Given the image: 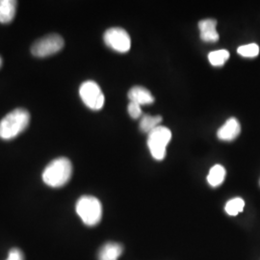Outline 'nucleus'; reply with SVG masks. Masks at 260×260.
Returning <instances> with one entry per match:
<instances>
[{
	"label": "nucleus",
	"instance_id": "obj_17",
	"mask_svg": "<svg viewBox=\"0 0 260 260\" xmlns=\"http://www.w3.org/2000/svg\"><path fill=\"white\" fill-rule=\"evenodd\" d=\"M237 52H238V54H240L243 57L252 58V57H256L259 54V47L256 44H249V45H245V46L238 47Z\"/></svg>",
	"mask_w": 260,
	"mask_h": 260
},
{
	"label": "nucleus",
	"instance_id": "obj_10",
	"mask_svg": "<svg viewBox=\"0 0 260 260\" xmlns=\"http://www.w3.org/2000/svg\"><path fill=\"white\" fill-rule=\"evenodd\" d=\"M128 99L130 103H137L139 105L150 104L154 102V98L149 90L141 86H135L130 89Z\"/></svg>",
	"mask_w": 260,
	"mask_h": 260
},
{
	"label": "nucleus",
	"instance_id": "obj_3",
	"mask_svg": "<svg viewBox=\"0 0 260 260\" xmlns=\"http://www.w3.org/2000/svg\"><path fill=\"white\" fill-rule=\"evenodd\" d=\"M76 213L88 226H94L103 218V205L93 196H83L76 203Z\"/></svg>",
	"mask_w": 260,
	"mask_h": 260
},
{
	"label": "nucleus",
	"instance_id": "obj_16",
	"mask_svg": "<svg viewBox=\"0 0 260 260\" xmlns=\"http://www.w3.org/2000/svg\"><path fill=\"white\" fill-rule=\"evenodd\" d=\"M245 207V202L241 198H235L231 201H229L225 205V212L230 216H236L237 214L243 211Z\"/></svg>",
	"mask_w": 260,
	"mask_h": 260
},
{
	"label": "nucleus",
	"instance_id": "obj_4",
	"mask_svg": "<svg viewBox=\"0 0 260 260\" xmlns=\"http://www.w3.org/2000/svg\"><path fill=\"white\" fill-rule=\"evenodd\" d=\"M171 139L172 132L166 126L159 125L149 133L148 146L152 157L156 160H163L166 156V149Z\"/></svg>",
	"mask_w": 260,
	"mask_h": 260
},
{
	"label": "nucleus",
	"instance_id": "obj_19",
	"mask_svg": "<svg viewBox=\"0 0 260 260\" xmlns=\"http://www.w3.org/2000/svg\"><path fill=\"white\" fill-rule=\"evenodd\" d=\"M6 260H24L23 253L19 249H12Z\"/></svg>",
	"mask_w": 260,
	"mask_h": 260
},
{
	"label": "nucleus",
	"instance_id": "obj_9",
	"mask_svg": "<svg viewBox=\"0 0 260 260\" xmlns=\"http://www.w3.org/2000/svg\"><path fill=\"white\" fill-rule=\"evenodd\" d=\"M217 21L215 19H206L199 22V28L201 31V38L203 41L208 43H214L219 40V34L216 30Z\"/></svg>",
	"mask_w": 260,
	"mask_h": 260
},
{
	"label": "nucleus",
	"instance_id": "obj_12",
	"mask_svg": "<svg viewBox=\"0 0 260 260\" xmlns=\"http://www.w3.org/2000/svg\"><path fill=\"white\" fill-rule=\"evenodd\" d=\"M17 3L14 0H0V23L6 24L14 19Z\"/></svg>",
	"mask_w": 260,
	"mask_h": 260
},
{
	"label": "nucleus",
	"instance_id": "obj_7",
	"mask_svg": "<svg viewBox=\"0 0 260 260\" xmlns=\"http://www.w3.org/2000/svg\"><path fill=\"white\" fill-rule=\"evenodd\" d=\"M104 42L107 47L117 52H127L131 47L128 33L121 27H112L104 33Z\"/></svg>",
	"mask_w": 260,
	"mask_h": 260
},
{
	"label": "nucleus",
	"instance_id": "obj_8",
	"mask_svg": "<svg viewBox=\"0 0 260 260\" xmlns=\"http://www.w3.org/2000/svg\"><path fill=\"white\" fill-rule=\"evenodd\" d=\"M240 132H241V125L239 121H237V119L235 118H231L220 129L218 130L217 136L222 141L230 142L236 139L240 134Z\"/></svg>",
	"mask_w": 260,
	"mask_h": 260
},
{
	"label": "nucleus",
	"instance_id": "obj_21",
	"mask_svg": "<svg viewBox=\"0 0 260 260\" xmlns=\"http://www.w3.org/2000/svg\"><path fill=\"white\" fill-rule=\"evenodd\" d=\"M259 184H260V181H259Z\"/></svg>",
	"mask_w": 260,
	"mask_h": 260
},
{
	"label": "nucleus",
	"instance_id": "obj_18",
	"mask_svg": "<svg viewBox=\"0 0 260 260\" xmlns=\"http://www.w3.org/2000/svg\"><path fill=\"white\" fill-rule=\"evenodd\" d=\"M128 114L131 118L133 119H138L142 116V109H141V105L137 103H130L127 107Z\"/></svg>",
	"mask_w": 260,
	"mask_h": 260
},
{
	"label": "nucleus",
	"instance_id": "obj_13",
	"mask_svg": "<svg viewBox=\"0 0 260 260\" xmlns=\"http://www.w3.org/2000/svg\"><path fill=\"white\" fill-rule=\"evenodd\" d=\"M225 169L222 165H215L210 169L209 174L207 176V181L209 185L212 187H218L221 185L225 178Z\"/></svg>",
	"mask_w": 260,
	"mask_h": 260
},
{
	"label": "nucleus",
	"instance_id": "obj_14",
	"mask_svg": "<svg viewBox=\"0 0 260 260\" xmlns=\"http://www.w3.org/2000/svg\"><path fill=\"white\" fill-rule=\"evenodd\" d=\"M162 121L161 116H149L146 115L142 118L140 121V129L144 133H150L152 130L155 129L159 126L160 122Z\"/></svg>",
	"mask_w": 260,
	"mask_h": 260
},
{
	"label": "nucleus",
	"instance_id": "obj_1",
	"mask_svg": "<svg viewBox=\"0 0 260 260\" xmlns=\"http://www.w3.org/2000/svg\"><path fill=\"white\" fill-rule=\"evenodd\" d=\"M73 174V165L66 157L54 159L47 165L43 173V180L49 187L60 188L66 185Z\"/></svg>",
	"mask_w": 260,
	"mask_h": 260
},
{
	"label": "nucleus",
	"instance_id": "obj_2",
	"mask_svg": "<svg viewBox=\"0 0 260 260\" xmlns=\"http://www.w3.org/2000/svg\"><path fill=\"white\" fill-rule=\"evenodd\" d=\"M30 122V114L27 110L18 108L7 114L0 121V138L11 140L16 138L26 129Z\"/></svg>",
	"mask_w": 260,
	"mask_h": 260
},
{
	"label": "nucleus",
	"instance_id": "obj_20",
	"mask_svg": "<svg viewBox=\"0 0 260 260\" xmlns=\"http://www.w3.org/2000/svg\"><path fill=\"white\" fill-rule=\"evenodd\" d=\"M0 66H1V59H0Z\"/></svg>",
	"mask_w": 260,
	"mask_h": 260
},
{
	"label": "nucleus",
	"instance_id": "obj_6",
	"mask_svg": "<svg viewBox=\"0 0 260 260\" xmlns=\"http://www.w3.org/2000/svg\"><path fill=\"white\" fill-rule=\"evenodd\" d=\"M63 38L57 34H51L38 40L31 47L32 54L39 58H45L59 52L64 47Z\"/></svg>",
	"mask_w": 260,
	"mask_h": 260
},
{
	"label": "nucleus",
	"instance_id": "obj_15",
	"mask_svg": "<svg viewBox=\"0 0 260 260\" xmlns=\"http://www.w3.org/2000/svg\"><path fill=\"white\" fill-rule=\"evenodd\" d=\"M230 58V52L225 49L215 50L208 54V60L210 64L215 67L223 66Z\"/></svg>",
	"mask_w": 260,
	"mask_h": 260
},
{
	"label": "nucleus",
	"instance_id": "obj_11",
	"mask_svg": "<svg viewBox=\"0 0 260 260\" xmlns=\"http://www.w3.org/2000/svg\"><path fill=\"white\" fill-rule=\"evenodd\" d=\"M123 248L121 244L109 242L104 244L99 252V260H118Z\"/></svg>",
	"mask_w": 260,
	"mask_h": 260
},
{
	"label": "nucleus",
	"instance_id": "obj_5",
	"mask_svg": "<svg viewBox=\"0 0 260 260\" xmlns=\"http://www.w3.org/2000/svg\"><path fill=\"white\" fill-rule=\"evenodd\" d=\"M79 94L84 104L91 110L99 111L104 105V94L101 87L94 81L89 80L81 84Z\"/></svg>",
	"mask_w": 260,
	"mask_h": 260
}]
</instances>
